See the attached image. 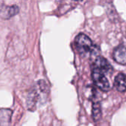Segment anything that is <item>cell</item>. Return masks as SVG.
<instances>
[{"instance_id": "6da1fadb", "label": "cell", "mask_w": 126, "mask_h": 126, "mask_svg": "<svg viewBox=\"0 0 126 126\" xmlns=\"http://www.w3.org/2000/svg\"><path fill=\"white\" fill-rule=\"evenodd\" d=\"M47 86L44 80H39L35 85L34 88L30 92L27 98L28 109L34 110L38 103L46 98L47 94Z\"/></svg>"}, {"instance_id": "7a4b0ae2", "label": "cell", "mask_w": 126, "mask_h": 126, "mask_svg": "<svg viewBox=\"0 0 126 126\" xmlns=\"http://www.w3.org/2000/svg\"><path fill=\"white\" fill-rule=\"evenodd\" d=\"M76 49L78 53L83 57H89L94 52V46L91 38L86 34L79 33L75 39Z\"/></svg>"}, {"instance_id": "3957f363", "label": "cell", "mask_w": 126, "mask_h": 126, "mask_svg": "<svg viewBox=\"0 0 126 126\" xmlns=\"http://www.w3.org/2000/svg\"><path fill=\"white\" fill-rule=\"evenodd\" d=\"M92 77L96 86L98 87V89H100L101 91L108 92L110 90V83L106 77L105 73L96 68H93L92 72Z\"/></svg>"}, {"instance_id": "277c9868", "label": "cell", "mask_w": 126, "mask_h": 126, "mask_svg": "<svg viewBox=\"0 0 126 126\" xmlns=\"http://www.w3.org/2000/svg\"><path fill=\"white\" fill-rule=\"evenodd\" d=\"M113 58L114 61L122 65L126 66V47L123 44L117 46L113 51Z\"/></svg>"}, {"instance_id": "5b68a950", "label": "cell", "mask_w": 126, "mask_h": 126, "mask_svg": "<svg viewBox=\"0 0 126 126\" xmlns=\"http://www.w3.org/2000/svg\"><path fill=\"white\" fill-rule=\"evenodd\" d=\"M94 68H96L103 73H109L111 72L112 67L111 66V64L109 63V61L102 56H97L94 59Z\"/></svg>"}, {"instance_id": "8992f818", "label": "cell", "mask_w": 126, "mask_h": 126, "mask_svg": "<svg viewBox=\"0 0 126 126\" xmlns=\"http://www.w3.org/2000/svg\"><path fill=\"white\" fill-rule=\"evenodd\" d=\"M19 11V7L14 4V5H1L0 10L1 17L4 19H9L13 16H16Z\"/></svg>"}, {"instance_id": "52a82bcc", "label": "cell", "mask_w": 126, "mask_h": 126, "mask_svg": "<svg viewBox=\"0 0 126 126\" xmlns=\"http://www.w3.org/2000/svg\"><path fill=\"white\" fill-rule=\"evenodd\" d=\"M114 86L115 89L120 92L126 91V75L123 73H119L114 78Z\"/></svg>"}, {"instance_id": "ba28073f", "label": "cell", "mask_w": 126, "mask_h": 126, "mask_svg": "<svg viewBox=\"0 0 126 126\" xmlns=\"http://www.w3.org/2000/svg\"><path fill=\"white\" fill-rule=\"evenodd\" d=\"M12 111L10 109H2L1 110V126H8L10 123Z\"/></svg>"}, {"instance_id": "9c48e42d", "label": "cell", "mask_w": 126, "mask_h": 126, "mask_svg": "<svg viewBox=\"0 0 126 126\" xmlns=\"http://www.w3.org/2000/svg\"><path fill=\"white\" fill-rule=\"evenodd\" d=\"M102 117V111H101V106L99 102L93 103L92 106V118L93 120L97 122L101 119Z\"/></svg>"}]
</instances>
